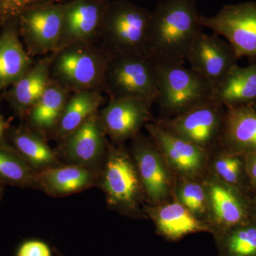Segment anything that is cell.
Instances as JSON below:
<instances>
[{"label": "cell", "mask_w": 256, "mask_h": 256, "mask_svg": "<svg viewBox=\"0 0 256 256\" xmlns=\"http://www.w3.org/2000/svg\"><path fill=\"white\" fill-rule=\"evenodd\" d=\"M100 172L77 165H60L38 172L36 186L52 196H65L96 186Z\"/></svg>", "instance_id": "d6986e66"}, {"label": "cell", "mask_w": 256, "mask_h": 256, "mask_svg": "<svg viewBox=\"0 0 256 256\" xmlns=\"http://www.w3.org/2000/svg\"><path fill=\"white\" fill-rule=\"evenodd\" d=\"M220 148L246 156L256 152V109L252 105L226 108Z\"/></svg>", "instance_id": "ac0fdd59"}, {"label": "cell", "mask_w": 256, "mask_h": 256, "mask_svg": "<svg viewBox=\"0 0 256 256\" xmlns=\"http://www.w3.org/2000/svg\"><path fill=\"white\" fill-rule=\"evenodd\" d=\"M214 99L226 108L252 105L256 101V62L234 67L215 88Z\"/></svg>", "instance_id": "44dd1931"}, {"label": "cell", "mask_w": 256, "mask_h": 256, "mask_svg": "<svg viewBox=\"0 0 256 256\" xmlns=\"http://www.w3.org/2000/svg\"><path fill=\"white\" fill-rule=\"evenodd\" d=\"M144 127L174 176L198 178L206 174L210 152L174 136L156 121L148 122Z\"/></svg>", "instance_id": "30bf717a"}, {"label": "cell", "mask_w": 256, "mask_h": 256, "mask_svg": "<svg viewBox=\"0 0 256 256\" xmlns=\"http://www.w3.org/2000/svg\"><path fill=\"white\" fill-rule=\"evenodd\" d=\"M5 128V124L2 118L0 116V139L2 137L3 133H4Z\"/></svg>", "instance_id": "836d02e7"}, {"label": "cell", "mask_w": 256, "mask_h": 256, "mask_svg": "<svg viewBox=\"0 0 256 256\" xmlns=\"http://www.w3.org/2000/svg\"><path fill=\"white\" fill-rule=\"evenodd\" d=\"M201 24L226 38L238 60L256 58V2L226 5L214 16L201 15Z\"/></svg>", "instance_id": "52a82bcc"}, {"label": "cell", "mask_w": 256, "mask_h": 256, "mask_svg": "<svg viewBox=\"0 0 256 256\" xmlns=\"http://www.w3.org/2000/svg\"><path fill=\"white\" fill-rule=\"evenodd\" d=\"M245 156L246 160L248 176L252 191L256 190V152Z\"/></svg>", "instance_id": "1f68e13d"}, {"label": "cell", "mask_w": 256, "mask_h": 256, "mask_svg": "<svg viewBox=\"0 0 256 256\" xmlns=\"http://www.w3.org/2000/svg\"><path fill=\"white\" fill-rule=\"evenodd\" d=\"M111 56L100 44H84L54 52L50 80L70 92H104V76Z\"/></svg>", "instance_id": "7a4b0ae2"}, {"label": "cell", "mask_w": 256, "mask_h": 256, "mask_svg": "<svg viewBox=\"0 0 256 256\" xmlns=\"http://www.w3.org/2000/svg\"><path fill=\"white\" fill-rule=\"evenodd\" d=\"M210 172L224 182L248 195L252 191L246 156L220 148L212 162Z\"/></svg>", "instance_id": "484cf974"}, {"label": "cell", "mask_w": 256, "mask_h": 256, "mask_svg": "<svg viewBox=\"0 0 256 256\" xmlns=\"http://www.w3.org/2000/svg\"><path fill=\"white\" fill-rule=\"evenodd\" d=\"M152 12L128 0L110 2L99 44L111 56L146 54Z\"/></svg>", "instance_id": "3957f363"}, {"label": "cell", "mask_w": 256, "mask_h": 256, "mask_svg": "<svg viewBox=\"0 0 256 256\" xmlns=\"http://www.w3.org/2000/svg\"><path fill=\"white\" fill-rule=\"evenodd\" d=\"M144 213L152 220L160 235L178 240L188 234L212 232L206 222L198 220L178 200L144 206Z\"/></svg>", "instance_id": "e0dca14e"}, {"label": "cell", "mask_w": 256, "mask_h": 256, "mask_svg": "<svg viewBox=\"0 0 256 256\" xmlns=\"http://www.w3.org/2000/svg\"><path fill=\"white\" fill-rule=\"evenodd\" d=\"M238 60L228 42L215 34L208 35L203 32L188 50L186 62L210 82L214 90Z\"/></svg>", "instance_id": "9a60e30c"}, {"label": "cell", "mask_w": 256, "mask_h": 256, "mask_svg": "<svg viewBox=\"0 0 256 256\" xmlns=\"http://www.w3.org/2000/svg\"><path fill=\"white\" fill-rule=\"evenodd\" d=\"M37 172L20 154L0 148V178L4 181L23 188H36Z\"/></svg>", "instance_id": "f1b7e54d"}, {"label": "cell", "mask_w": 256, "mask_h": 256, "mask_svg": "<svg viewBox=\"0 0 256 256\" xmlns=\"http://www.w3.org/2000/svg\"><path fill=\"white\" fill-rule=\"evenodd\" d=\"M105 100L101 92L96 90L74 92L69 97L60 122L53 132L55 138L63 140L89 118L98 112Z\"/></svg>", "instance_id": "603a6c76"}, {"label": "cell", "mask_w": 256, "mask_h": 256, "mask_svg": "<svg viewBox=\"0 0 256 256\" xmlns=\"http://www.w3.org/2000/svg\"></svg>", "instance_id": "e575fe53"}, {"label": "cell", "mask_w": 256, "mask_h": 256, "mask_svg": "<svg viewBox=\"0 0 256 256\" xmlns=\"http://www.w3.org/2000/svg\"><path fill=\"white\" fill-rule=\"evenodd\" d=\"M152 105L140 99L109 98L107 105L98 112L106 136L114 143L136 137L150 120Z\"/></svg>", "instance_id": "2e32d148"}, {"label": "cell", "mask_w": 256, "mask_h": 256, "mask_svg": "<svg viewBox=\"0 0 256 256\" xmlns=\"http://www.w3.org/2000/svg\"><path fill=\"white\" fill-rule=\"evenodd\" d=\"M174 198L196 216L206 222L207 196L203 178H178L175 182Z\"/></svg>", "instance_id": "83f0119b"}, {"label": "cell", "mask_w": 256, "mask_h": 256, "mask_svg": "<svg viewBox=\"0 0 256 256\" xmlns=\"http://www.w3.org/2000/svg\"><path fill=\"white\" fill-rule=\"evenodd\" d=\"M109 4L108 0H72L64 4L63 28L58 50L98 42Z\"/></svg>", "instance_id": "5bb4252c"}, {"label": "cell", "mask_w": 256, "mask_h": 256, "mask_svg": "<svg viewBox=\"0 0 256 256\" xmlns=\"http://www.w3.org/2000/svg\"><path fill=\"white\" fill-rule=\"evenodd\" d=\"M207 196L206 223L214 230L223 232L252 218L248 195L232 188L212 174L203 176Z\"/></svg>", "instance_id": "8fae6325"}, {"label": "cell", "mask_w": 256, "mask_h": 256, "mask_svg": "<svg viewBox=\"0 0 256 256\" xmlns=\"http://www.w3.org/2000/svg\"><path fill=\"white\" fill-rule=\"evenodd\" d=\"M223 256H256V220H246L218 234Z\"/></svg>", "instance_id": "4316f807"}, {"label": "cell", "mask_w": 256, "mask_h": 256, "mask_svg": "<svg viewBox=\"0 0 256 256\" xmlns=\"http://www.w3.org/2000/svg\"><path fill=\"white\" fill-rule=\"evenodd\" d=\"M70 92L50 82L43 95L28 112L32 128L45 136L54 132Z\"/></svg>", "instance_id": "cb8c5ba5"}, {"label": "cell", "mask_w": 256, "mask_h": 256, "mask_svg": "<svg viewBox=\"0 0 256 256\" xmlns=\"http://www.w3.org/2000/svg\"><path fill=\"white\" fill-rule=\"evenodd\" d=\"M18 256H52V252L45 242L28 240L18 249Z\"/></svg>", "instance_id": "4dcf8cb0"}, {"label": "cell", "mask_w": 256, "mask_h": 256, "mask_svg": "<svg viewBox=\"0 0 256 256\" xmlns=\"http://www.w3.org/2000/svg\"><path fill=\"white\" fill-rule=\"evenodd\" d=\"M98 112L62 141L60 154L68 164L100 172L109 143Z\"/></svg>", "instance_id": "4fadbf2b"}, {"label": "cell", "mask_w": 256, "mask_h": 256, "mask_svg": "<svg viewBox=\"0 0 256 256\" xmlns=\"http://www.w3.org/2000/svg\"><path fill=\"white\" fill-rule=\"evenodd\" d=\"M12 141L18 154L37 172L62 165L58 154L48 146L45 136L32 128L15 131Z\"/></svg>", "instance_id": "d4e9b609"}, {"label": "cell", "mask_w": 256, "mask_h": 256, "mask_svg": "<svg viewBox=\"0 0 256 256\" xmlns=\"http://www.w3.org/2000/svg\"><path fill=\"white\" fill-rule=\"evenodd\" d=\"M250 200L252 218L256 220V190H252L248 194Z\"/></svg>", "instance_id": "d6a6232c"}, {"label": "cell", "mask_w": 256, "mask_h": 256, "mask_svg": "<svg viewBox=\"0 0 256 256\" xmlns=\"http://www.w3.org/2000/svg\"><path fill=\"white\" fill-rule=\"evenodd\" d=\"M158 98L161 110L174 116L214 100V88L204 77L184 64L156 62Z\"/></svg>", "instance_id": "277c9868"}, {"label": "cell", "mask_w": 256, "mask_h": 256, "mask_svg": "<svg viewBox=\"0 0 256 256\" xmlns=\"http://www.w3.org/2000/svg\"><path fill=\"white\" fill-rule=\"evenodd\" d=\"M99 182L109 206L128 216H142V183L132 156L124 148L108 144Z\"/></svg>", "instance_id": "5b68a950"}, {"label": "cell", "mask_w": 256, "mask_h": 256, "mask_svg": "<svg viewBox=\"0 0 256 256\" xmlns=\"http://www.w3.org/2000/svg\"><path fill=\"white\" fill-rule=\"evenodd\" d=\"M196 0H165L152 12L148 54L158 62L184 64L203 33Z\"/></svg>", "instance_id": "6da1fadb"}, {"label": "cell", "mask_w": 256, "mask_h": 256, "mask_svg": "<svg viewBox=\"0 0 256 256\" xmlns=\"http://www.w3.org/2000/svg\"><path fill=\"white\" fill-rule=\"evenodd\" d=\"M64 4L41 3L20 15V28L30 56L57 52L63 28Z\"/></svg>", "instance_id": "7c38bea8"}, {"label": "cell", "mask_w": 256, "mask_h": 256, "mask_svg": "<svg viewBox=\"0 0 256 256\" xmlns=\"http://www.w3.org/2000/svg\"><path fill=\"white\" fill-rule=\"evenodd\" d=\"M132 140V156L146 200L158 205L174 198V174L152 140L140 133Z\"/></svg>", "instance_id": "9c48e42d"}, {"label": "cell", "mask_w": 256, "mask_h": 256, "mask_svg": "<svg viewBox=\"0 0 256 256\" xmlns=\"http://www.w3.org/2000/svg\"><path fill=\"white\" fill-rule=\"evenodd\" d=\"M54 53L44 56L33 64L18 82L12 85L10 98L15 108L25 114L36 104L50 86V69Z\"/></svg>", "instance_id": "ffe728a7"}, {"label": "cell", "mask_w": 256, "mask_h": 256, "mask_svg": "<svg viewBox=\"0 0 256 256\" xmlns=\"http://www.w3.org/2000/svg\"><path fill=\"white\" fill-rule=\"evenodd\" d=\"M33 65L31 56L10 26L0 35V90L13 85Z\"/></svg>", "instance_id": "7402d4cb"}, {"label": "cell", "mask_w": 256, "mask_h": 256, "mask_svg": "<svg viewBox=\"0 0 256 256\" xmlns=\"http://www.w3.org/2000/svg\"><path fill=\"white\" fill-rule=\"evenodd\" d=\"M50 0H0V18L8 20L20 18L26 10Z\"/></svg>", "instance_id": "f546056e"}, {"label": "cell", "mask_w": 256, "mask_h": 256, "mask_svg": "<svg viewBox=\"0 0 256 256\" xmlns=\"http://www.w3.org/2000/svg\"><path fill=\"white\" fill-rule=\"evenodd\" d=\"M104 92L109 98H130L154 104L158 98L156 60L148 54L111 56Z\"/></svg>", "instance_id": "8992f818"}, {"label": "cell", "mask_w": 256, "mask_h": 256, "mask_svg": "<svg viewBox=\"0 0 256 256\" xmlns=\"http://www.w3.org/2000/svg\"><path fill=\"white\" fill-rule=\"evenodd\" d=\"M226 108L215 100L170 119L156 120L169 132L210 152L220 144Z\"/></svg>", "instance_id": "ba28073f"}]
</instances>
